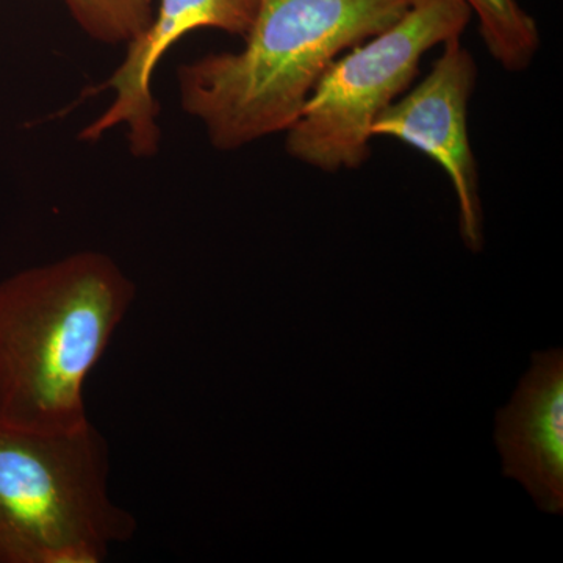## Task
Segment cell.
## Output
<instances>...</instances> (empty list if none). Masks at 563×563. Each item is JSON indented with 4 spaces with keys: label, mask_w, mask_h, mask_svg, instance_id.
Here are the masks:
<instances>
[{
    "label": "cell",
    "mask_w": 563,
    "mask_h": 563,
    "mask_svg": "<svg viewBox=\"0 0 563 563\" xmlns=\"http://www.w3.org/2000/svg\"><path fill=\"white\" fill-rule=\"evenodd\" d=\"M133 298L132 280L95 251L0 282V417L41 432L90 424L85 383Z\"/></svg>",
    "instance_id": "1"
},
{
    "label": "cell",
    "mask_w": 563,
    "mask_h": 563,
    "mask_svg": "<svg viewBox=\"0 0 563 563\" xmlns=\"http://www.w3.org/2000/svg\"><path fill=\"white\" fill-rule=\"evenodd\" d=\"M412 2L258 0L242 51L180 66L181 107L220 151L287 132L332 63L385 31Z\"/></svg>",
    "instance_id": "2"
},
{
    "label": "cell",
    "mask_w": 563,
    "mask_h": 563,
    "mask_svg": "<svg viewBox=\"0 0 563 563\" xmlns=\"http://www.w3.org/2000/svg\"><path fill=\"white\" fill-rule=\"evenodd\" d=\"M135 518L109 493L95 426L41 432L0 417V563H99Z\"/></svg>",
    "instance_id": "3"
},
{
    "label": "cell",
    "mask_w": 563,
    "mask_h": 563,
    "mask_svg": "<svg viewBox=\"0 0 563 563\" xmlns=\"http://www.w3.org/2000/svg\"><path fill=\"white\" fill-rule=\"evenodd\" d=\"M465 0H413L401 16L325 70L287 131V152L324 173L358 169L372 155V128L417 77L422 57L462 36Z\"/></svg>",
    "instance_id": "4"
},
{
    "label": "cell",
    "mask_w": 563,
    "mask_h": 563,
    "mask_svg": "<svg viewBox=\"0 0 563 563\" xmlns=\"http://www.w3.org/2000/svg\"><path fill=\"white\" fill-rule=\"evenodd\" d=\"M431 73L377 117L372 136H391L432 158L453 184L466 250H484L479 173L468 136V107L477 66L461 36L443 44Z\"/></svg>",
    "instance_id": "5"
},
{
    "label": "cell",
    "mask_w": 563,
    "mask_h": 563,
    "mask_svg": "<svg viewBox=\"0 0 563 563\" xmlns=\"http://www.w3.org/2000/svg\"><path fill=\"white\" fill-rule=\"evenodd\" d=\"M258 0H157L150 29L128 44L120 68L95 91L113 90L114 99L101 117L91 122L81 139L95 141L117 125L128 128L129 144L136 157L157 152L158 103L152 96V77L163 55L187 33L214 29L246 36Z\"/></svg>",
    "instance_id": "6"
},
{
    "label": "cell",
    "mask_w": 563,
    "mask_h": 563,
    "mask_svg": "<svg viewBox=\"0 0 563 563\" xmlns=\"http://www.w3.org/2000/svg\"><path fill=\"white\" fill-rule=\"evenodd\" d=\"M512 399L496 412L503 474L547 514L563 512V351L533 352Z\"/></svg>",
    "instance_id": "7"
},
{
    "label": "cell",
    "mask_w": 563,
    "mask_h": 563,
    "mask_svg": "<svg viewBox=\"0 0 563 563\" xmlns=\"http://www.w3.org/2000/svg\"><path fill=\"white\" fill-rule=\"evenodd\" d=\"M488 52L504 69L521 73L532 65L540 47L537 21L517 0H465Z\"/></svg>",
    "instance_id": "8"
},
{
    "label": "cell",
    "mask_w": 563,
    "mask_h": 563,
    "mask_svg": "<svg viewBox=\"0 0 563 563\" xmlns=\"http://www.w3.org/2000/svg\"><path fill=\"white\" fill-rule=\"evenodd\" d=\"M74 20L92 38L132 43L150 29L157 0H63Z\"/></svg>",
    "instance_id": "9"
}]
</instances>
